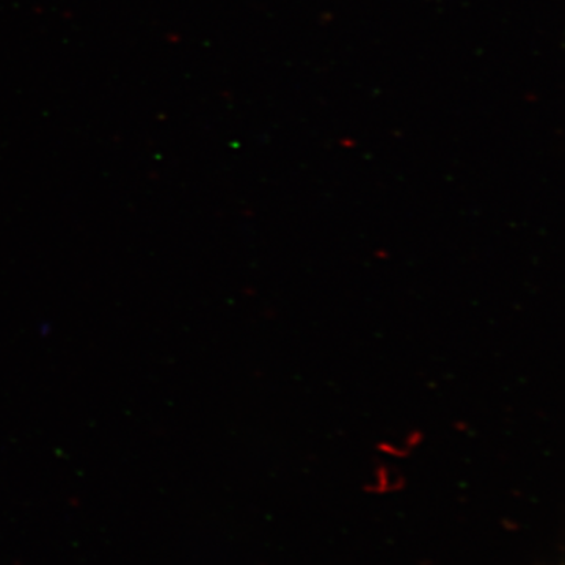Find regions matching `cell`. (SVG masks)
<instances>
[{"instance_id":"obj_1","label":"cell","mask_w":565,"mask_h":565,"mask_svg":"<svg viewBox=\"0 0 565 565\" xmlns=\"http://www.w3.org/2000/svg\"><path fill=\"white\" fill-rule=\"evenodd\" d=\"M377 449L386 456L396 457V459H404V457H407L408 452H411L404 445H396L393 444V441L386 440L381 441V444L377 445Z\"/></svg>"},{"instance_id":"obj_2","label":"cell","mask_w":565,"mask_h":565,"mask_svg":"<svg viewBox=\"0 0 565 565\" xmlns=\"http://www.w3.org/2000/svg\"><path fill=\"white\" fill-rule=\"evenodd\" d=\"M423 441L424 433L422 429H411L403 438V445L408 449V451H414V449L423 445Z\"/></svg>"},{"instance_id":"obj_3","label":"cell","mask_w":565,"mask_h":565,"mask_svg":"<svg viewBox=\"0 0 565 565\" xmlns=\"http://www.w3.org/2000/svg\"><path fill=\"white\" fill-rule=\"evenodd\" d=\"M455 427L457 430H462V433H465V429H467V424H455Z\"/></svg>"}]
</instances>
